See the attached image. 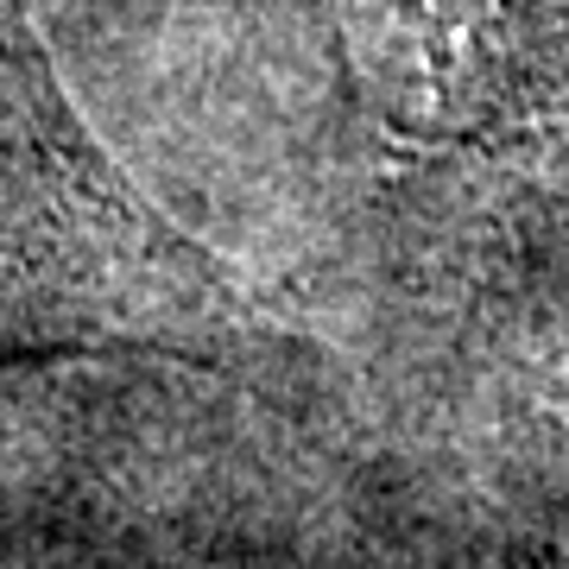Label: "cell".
<instances>
[{"mask_svg": "<svg viewBox=\"0 0 569 569\" xmlns=\"http://www.w3.org/2000/svg\"><path fill=\"white\" fill-rule=\"evenodd\" d=\"M127 197L63 108L20 7L0 0V305L70 291L127 228Z\"/></svg>", "mask_w": 569, "mask_h": 569, "instance_id": "obj_1", "label": "cell"}, {"mask_svg": "<svg viewBox=\"0 0 569 569\" xmlns=\"http://www.w3.org/2000/svg\"><path fill=\"white\" fill-rule=\"evenodd\" d=\"M348 58L411 127L475 121L500 77V0H336Z\"/></svg>", "mask_w": 569, "mask_h": 569, "instance_id": "obj_2", "label": "cell"}]
</instances>
